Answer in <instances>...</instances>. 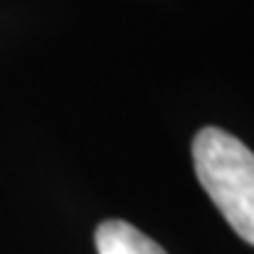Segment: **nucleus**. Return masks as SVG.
<instances>
[{
	"instance_id": "1",
	"label": "nucleus",
	"mask_w": 254,
	"mask_h": 254,
	"mask_svg": "<svg viewBox=\"0 0 254 254\" xmlns=\"http://www.w3.org/2000/svg\"><path fill=\"white\" fill-rule=\"evenodd\" d=\"M192 161L207 197L254 247V151L221 127H202L192 140Z\"/></svg>"
},
{
	"instance_id": "2",
	"label": "nucleus",
	"mask_w": 254,
	"mask_h": 254,
	"mask_svg": "<svg viewBox=\"0 0 254 254\" xmlns=\"http://www.w3.org/2000/svg\"><path fill=\"white\" fill-rule=\"evenodd\" d=\"M99 254H166V249L127 221H104L96 228Z\"/></svg>"
}]
</instances>
